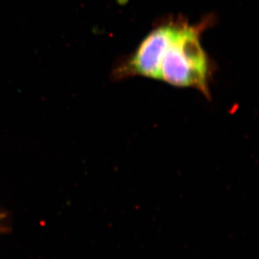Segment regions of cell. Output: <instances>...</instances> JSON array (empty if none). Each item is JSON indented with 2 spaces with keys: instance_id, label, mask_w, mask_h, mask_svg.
<instances>
[{
  "instance_id": "cell-1",
  "label": "cell",
  "mask_w": 259,
  "mask_h": 259,
  "mask_svg": "<svg viewBox=\"0 0 259 259\" xmlns=\"http://www.w3.org/2000/svg\"><path fill=\"white\" fill-rule=\"evenodd\" d=\"M207 23H163L140 45V57L149 79L177 88H191L210 98V65L201 42Z\"/></svg>"
}]
</instances>
